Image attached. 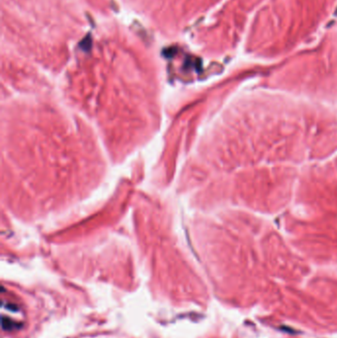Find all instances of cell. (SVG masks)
<instances>
[{
	"label": "cell",
	"mask_w": 337,
	"mask_h": 338,
	"mask_svg": "<svg viewBox=\"0 0 337 338\" xmlns=\"http://www.w3.org/2000/svg\"><path fill=\"white\" fill-rule=\"evenodd\" d=\"M22 326L21 323L19 322H16L14 320H12L11 318L9 317H6L4 315L1 316V327L3 330H6V331H11V330H14V329H17V328H20Z\"/></svg>",
	"instance_id": "cell-1"
},
{
	"label": "cell",
	"mask_w": 337,
	"mask_h": 338,
	"mask_svg": "<svg viewBox=\"0 0 337 338\" xmlns=\"http://www.w3.org/2000/svg\"><path fill=\"white\" fill-rule=\"evenodd\" d=\"M6 309H7V310H11V311H14V312L19 310L18 306H16L15 304H7V305H6Z\"/></svg>",
	"instance_id": "cell-2"
}]
</instances>
